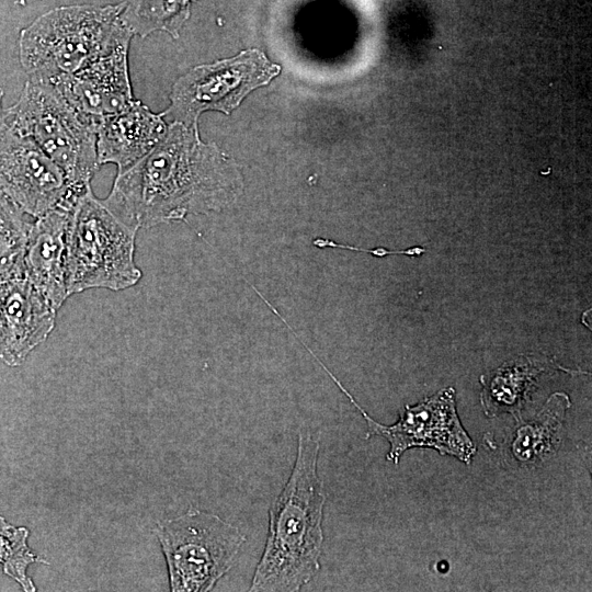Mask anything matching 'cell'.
Returning a JSON list of instances; mask_svg holds the SVG:
<instances>
[{"instance_id": "cell-11", "label": "cell", "mask_w": 592, "mask_h": 592, "mask_svg": "<svg viewBox=\"0 0 592 592\" xmlns=\"http://www.w3.org/2000/svg\"><path fill=\"white\" fill-rule=\"evenodd\" d=\"M57 309L26 277L0 287V358L21 365L50 334Z\"/></svg>"}, {"instance_id": "cell-18", "label": "cell", "mask_w": 592, "mask_h": 592, "mask_svg": "<svg viewBox=\"0 0 592 592\" xmlns=\"http://www.w3.org/2000/svg\"><path fill=\"white\" fill-rule=\"evenodd\" d=\"M30 532L26 527L14 526L0 516V563L3 572L13 579L25 592H35L36 587L26 571L35 562L47 563L27 545Z\"/></svg>"}, {"instance_id": "cell-14", "label": "cell", "mask_w": 592, "mask_h": 592, "mask_svg": "<svg viewBox=\"0 0 592 592\" xmlns=\"http://www.w3.org/2000/svg\"><path fill=\"white\" fill-rule=\"evenodd\" d=\"M555 368L562 369L555 362L531 357H520L503 364L488 383L481 380L483 388L480 401L485 414L493 418L501 413H510L516 421H521L527 396L539 376Z\"/></svg>"}, {"instance_id": "cell-12", "label": "cell", "mask_w": 592, "mask_h": 592, "mask_svg": "<svg viewBox=\"0 0 592 592\" xmlns=\"http://www.w3.org/2000/svg\"><path fill=\"white\" fill-rule=\"evenodd\" d=\"M78 196L35 218L27 239L26 277L56 309L69 296L66 283L67 230L70 212Z\"/></svg>"}, {"instance_id": "cell-19", "label": "cell", "mask_w": 592, "mask_h": 592, "mask_svg": "<svg viewBox=\"0 0 592 592\" xmlns=\"http://www.w3.org/2000/svg\"><path fill=\"white\" fill-rule=\"evenodd\" d=\"M3 94H4L3 89L0 87V135L2 134L5 127L4 111L1 105Z\"/></svg>"}, {"instance_id": "cell-5", "label": "cell", "mask_w": 592, "mask_h": 592, "mask_svg": "<svg viewBox=\"0 0 592 592\" xmlns=\"http://www.w3.org/2000/svg\"><path fill=\"white\" fill-rule=\"evenodd\" d=\"M5 125L31 138L65 172L75 187H86L99 169V122L77 111L48 82L27 80Z\"/></svg>"}, {"instance_id": "cell-17", "label": "cell", "mask_w": 592, "mask_h": 592, "mask_svg": "<svg viewBox=\"0 0 592 592\" xmlns=\"http://www.w3.org/2000/svg\"><path fill=\"white\" fill-rule=\"evenodd\" d=\"M31 226L25 213L0 191V287L26 276L25 252Z\"/></svg>"}, {"instance_id": "cell-2", "label": "cell", "mask_w": 592, "mask_h": 592, "mask_svg": "<svg viewBox=\"0 0 592 592\" xmlns=\"http://www.w3.org/2000/svg\"><path fill=\"white\" fill-rule=\"evenodd\" d=\"M319 449L318 437L299 431L294 467L270 506L267 537L249 591H299L320 570L326 493Z\"/></svg>"}, {"instance_id": "cell-8", "label": "cell", "mask_w": 592, "mask_h": 592, "mask_svg": "<svg viewBox=\"0 0 592 592\" xmlns=\"http://www.w3.org/2000/svg\"><path fill=\"white\" fill-rule=\"evenodd\" d=\"M278 72L280 66L257 49L196 66L175 81L170 106L161 115L172 117L173 122L194 125L206 111L229 114L249 92L267 84Z\"/></svg>"}, {"instance_id": "cell-13", "label": "cell", "mask_w": 592, "mask_h": 592, "mask_svg": "<svg viewBox=\"0 0 592 592\" xmlns=\"http://www.w3.org/2000/svg\"><path fill=\"white\" fill-rule=\"evenodd\" d=\"M166 132L162 115L135 100L124 110L100 121L96 133L98 163H113L117 167V173L123 172L149 153Z\"/></svg>"}, {"instance_id": "cell-15", "label": "cell", "mask_w": 592, "mask_h": 592, "mask_svg": "<svg viewBox=\"0 0 592 592\" xmlns=\"http://www.w3.org/2000/svg\"><path fill=\"white\" fill-rule=\"evenodd\" d=\"M570 399L565 392L553 394L530 421L519 422L511 444L514 458L534 465L550 455L560 442Z\"/></svg>"}, {"instance_id": "cell-4", "label": "cell", "mask_w": 592, "mask_h": 592, "mask_svg": "<svg viewBox=\"0 0 592 592\" xmlns=\"http://www.w3.org/2000/svg\"><path fill=\"white\" fill-rule=\"evenodd\" d=\"M137 229L119 219L92 192L76 200L67 230L68 295L90 288L122 291L136 285L141 271L135 263Z\"/></svg>"}, {"instance_id": "cell-9", "label": "cell", "mask_w": 592, "mask_h": 592, "mask_svg": "<svg viewBox=\"0 0 592 592\" xmlns=\"http://www.w3.org/2000/svg\"><path fill=\"white\" fill-rule=\"evenodd\" d=\"M89 186H72L31 138L5 125L0 135V191L26 215L37 218Z\"/></svg>"}, {"instance_id": "cell-7", "label": "cell", "mask_w": 592, "mask_h": 592, "mask_svg": "<svg viewBox=\"0 0 592 592\" xmlns=\"http://www.w3.org/2000/svg\"><path fill=\"white\" fill-rule=\"evenodd\" d=\"M310 355L361 412L367 425L366 439L380 436L389 443L387 460L397 465L406 451L420 447L433 448L443 456L449 455L467 465L471 464L477 449L458 417L453 387H445L414 406L407 405L399 419L386 425L375 421L356 402L312 351Z\"/></svg>"}, {"instance_id": "cell-16", "label": "cell", "mask_w": 592, "mask_h": 592, "mask_svg": "<svg viewBox=\"0 0 592 592\" xmlns=\"http://www.w3.org/2000/svg\"><path fill=\"white\" fill-rule=\"evenodd\" d=\"M194 1L125 0L121 20L133 35L146 37L156 31H164L178 37Z\"/></svg>"}, {"instance_id": "cell-10", "label": "cell", "mask_w": 592, "mask_h": 592, "mask_svg": "<svg viewBox=\"0 0 592 592\" xmlns=\"http://www.w3.org/2000/svg\"><path fill=\"white\" fill-rule=\"evenodd\" d=\"M129 43L123 42L76 72L48 83L77 111L100 123L135 101L128 71Z\"/></svg>"}, {"instance_id": "cell-6", "label": "cell", "mask_w": 592, "mask_h": 592, "mask_svg": "<svg viewBox=\"0 0 592 592\" xmlns=\"http://www.w3.org/2000/svg\"><path fill=\"white\" fill-rule=\"evenodd\" d=\"M155 533L172 592L213 590L232 568L246 542L237 526L198 509L158 523Z\"/></svg>"}, {"instance_id": "cell-1", "label": "cell", "mask_w": 592, "mask_h": 592, "mask_svg": "<svg viewBox=\"0 0 592 592\" xmlns=\"http://www.w3.org/2000/svg\"><path fill=\"white\" fill-rule=\"evenodd\" d=\"M237 177L218 149L200 139L197 124L173 122L149 153L117 173L103 202L138 230L224 207L236 197Z\"/></svg>"}, {"instance_id": "cell-3", "label": "cell", "mask_w": 592, "mask_h": 592, "mask_svg": "<svg viewBox=\"0 0 592 592\" xmlns=\"http://www.w3.org/2000/svg\"><path fill=\"white\" fill-rule=\"evenodd\" d=\"M123 2L55 8L20 32L19 57L29 80L50 82L71 75L116 45L130 41L121 20Z\"/></svg>"}]
</instances>
